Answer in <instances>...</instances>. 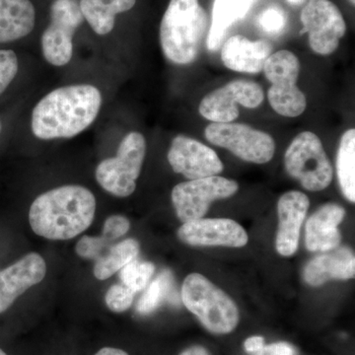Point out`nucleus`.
I'll use <instances>...</instances> for the list:
<instances>
[{"label": "nucleus", "mask_w": 355, "mask_h": 355, "mask_svg": "<svg viewBox=\"0 0 355 355\" xmlns=\"http://www.w3.org/2000/svg\"><path fill=\"white\" fill-rule=\"evenodd\" d=\"M207 28V15L198 0H170L159 33L165 57L175 64L193 62Z\"/></svg>", "instance_id": "obj_3"}, {"label": "nucleus", "mask_w": 355, "mask_h": 355, "mask_svg": "<svg viewBox=\"0 0 355 355\" xmlns=\"http://www.w3.org/2000/svg\"><path fill=\"white\" fill-rule=\"evenodd\" d=\"M95 196L85 187L67 184L40 195L29 210L32 230L53 241L73 239L94 220Z\"/></svg>", "instance_id": "obj_2"}, {"label": "nucleus", "mask_w": 355, "mask_h": 355, "mask_svg": "<svg viewBox=\"0 0 355 355\" xmlns=\"http://www.w3.org/2000/svg\"><path fill=\"white\" fill-rule=\"evenodd\" d=\"M84 17L77 0H55L51 22L41 38L44 60L53 67H64L73 55V37Z\"/></svg>", "instance_id": "obj_9"}, {"label": "nucleus", "mask_w": 355, "mask_h": 355, "mask_svg": "<svg viewBox=\"0 0 355 355\" xmlns=\"http://www.w3.org/2000/svg\"><path fill=\"white\" fill-rule=\"evenodd\" d=\"M265 99L260 84L254 81L236 79L205 95L198 112L212 123H232L239 116L238 105L256 109Z\"/></svg>", "instance_id": "obj_11"}, {"label": "nucleus", "mask_w": 355, "mask_h": 355, "mask_svg": "<svg viewBox=\"0 0 355 355\" xmlns=\"http://www.w3.org/2000/svg\"><path fill=\"white\" fill-rule=\"evenodd\" d=\"M354 254L349 248L319 254L307 263L304 270L305 282L312 286H323L331 279H354Z\"/></svg>", "instance_id": "obj_19"}, {"label": "nucleus", "mask_w": 355, "mask_h": 355, "mask_svg": "<svg viewBox=\"0 0 355 355\" xmlns=\"http://www.w3.org/2000/svg\"><path fill=\"white\" fill-rule=\"evenodd\" d=\"M94 355H130L125 350L116 349V347H103L99 352H96Z\"/></svg>", "instance_id": "obj_34"}, {"label": "nucleus", "mask_w": 355, "mask_h": 355, "mask_svg": "<svg viewBox=\"0 0 355 355\" xmlns=\"http://www.w3.org/2000/svg\"><path fill=\"white\" fill-rule=\"evenodd\" d=\"M239 184L233 180L219 176L190 180L178 184L172 191V203L178 218L189 222L202 218L210 203L234 196Z\"/></svg>", "instance_id": "obj_10"}, {"label": "nucleus", "mask_w": 355, "mask_h": 355, "mask_svg": "<svg viewBox=\"0 0 355 355\" xmlns=\"http://www.w3.org/2000/svg\"><path fill=\"white\" fill-rule=\"evenodd\" d=\"M135 292L125 284H114L107 291L105 302L107 307L114 313H123L132 305Z\"/></svg>", "instance_id": "obj_29"}, {"label": "nucleus", "mask_w": 355, "mask_h": 355, "mask_svg": "<svg viewBox=\"0 0 355 355\" xmlns=\"http://www.w3.org/2000/svg\"><path fill=\"white\" fill-rule=\"evenodd\" d=\"M336 175L343 196L350 202H355V130L350 128L342 135L338 156Z\"/></svg>", "instance_id": "obj_25"}, {"label": "nucleus", "mask_w": 355, "mask_h": 355, "mask_svg": "<svg viewBox=\"0 0 355 355\" xmlns=\"http://www.w3.org/2000/svg\"><path fill=\"white\" fill-rule=\"evenodd\" d=\"M205 135L210 144L227 149L247 162L265 164L275 155L272 137L248 125L211 123L205 128Z\"/></svg>", "instance_id": "obj_8"}, {"label": "nucleus", "mask_w": 355, "mask_h": 355, "mask_svg": "<svg viewBox=\"0 0 355 355\" xmlns=\"http://www.w3.org/2000/svg\"><path fill=\"white\" fill-rule=\"evenodd\" d=\"M146 155V137L140 132H128L121 140L116 155L98 164L96 181L114 197H130L137 189Z\"/></svg>", "instance_id": "obj_5"}, {"label": "nucleus", "mask_w": 355, "mask_h": 355, "mask_svg": "<svg viewBox=\"0 0 355 355\" xmlns=\"http://www.w3.org/2000/svg\"><path fill=\"white\" fill-rule=\"evenodd\" d=\"M179 355H211L209 350L200 345H193L183 350Z\"/></svg>", "instance_id": "obj_33"}, {"label": "nucleus", "mask_w": 355, "mask_h": 355, "mask_svg": "<svg viewBox=\"0 0 355 355\" xmlns=\"http://www.w3.org/2000/svg\"><path fill=\"white\" fill-rule=\"evenodd\" d=\"M265 345V338L263 336H254L247 338L244 343V347L247 352L252 354H256L260 352Z\"/></svg>", "instance_id": "obj_32"}, {"label": "nucleus", "mask_w": 355, "mask_h": 355, "mask_svg": "<svg viewBox=\"0 0 355 355\" xmlns=\"http://www.w3.org/2000/svg\"><path fill=\"white\" fill-rule=\"evenodd\" d=\"M345 216V210L336 203H328L308 219L305 229L306 247L310 252H329L342 241L338 225Z\"/></svg>", "instance_id": "obj_18"}, {"label": "nucleus", "mask_w": 355, "mask_h": 355, "mask_svg": "<svg viewBox=\"0 0 355 355\" xmlns=\"http://www.w3.org/2000/svg\"><path fill=\"white\" fill-rule=\"evenodd\" d=\"M287 173L307 191H319L330 186L334 169L316 133H299L284 155Z\"/></svg>", "instance_id": "obj_6"}, {"label": "nucleus", "mask_w": 355, "mask_h": 355, "mask_svg": "<svg viewBox=\"0 0 355 355\" xmlns=\"http://www.w3.org/2000/svg\"><path fill=\"white\" fill-rule=\"evenodd\" d=\"M135 3L137 0H80L79 7L93 31L105 36L113 31L116 15L130 10Z\"/></svg>", "instance_id": "obj_22"}, {"label": "nucleus", "mask_w": 355, "mask_h": 355, "mask_svg": "<svg viewBox=\"0 0 355 355\" xmlns=\"http://www.w3.org/2000/svg\"><path fill=\"white\" fill-rule=\"evenodd\" d=\"M0 355H8L6 354V350L0 347Z\"/></svg>", "instance_id": "obj_36"}, {"label": "nucleus", "mask_w": 355, "mask_h": 355, "mask_svg": "<svg viewBox=\"0 0 355 355\" xmlns=\"http://www.w3.org/2000/svg\"><path fill=\"white\" fill-rule=\"evenodd\" d=\"M139 250V243L132 238L112 245L95 261L94 277L99 280L109 279L130 261L137 260Z\"/></svg>", "instance_id": "obj_24"}, {"label": "nucleus", "mask_w": 355, "mask_h": 355, "mask_svg": "<svg viewBox=\"0 0 355 355\" xmlns=\"http://www.w3.org/2000/svg\"><path fill=\"white\" fill-rule=\"evenodd\" d=\"M19 62L15 51L0 50V96L6 92L18 73Z\"/></svg>", "instance_id": "obj_30"}, {"label": "nucleus", "mask_w": 355, "mask_h": 355, "mask_svg": "<svg viewBox=\"0 0 355 355\" xmlns=\"http://www.w3.org/2000/svg\"><path fill=\"white\" fill-rule=\"evenodd\" d=\"M102 101L99 89L90 84L55 89L33 109V135L42 140L72 139L94 123Z\"/></svg>", "instance_id": "obj_1"}, {"label": "nucleus", "mask_w": 355, "mask_h": 355, "mask_svg": "<svg viewBox=\"0 0 355 355\" xmlns=\"http://www.w3.org/2000/svg\"><path fill=\"white\" fill-rule=\"evenodd\" d=\"M167 157L173 171L189 180L217 176L223 171V163L214 149L183 135L172 140Z\"/></svg>", "instance_id": "obj_13"}, {"label": "nucleus", "mask_w": 355, "mask_h": 355, "mask_svg": "<svg viewBox=\"0 0 355 355\" xmlns=\"http://www.w3.org/2000/svg\"><path fill=\"white\" fill-rule=\"evenodd\" d=\"M263 71L272 84L268 99L275 113L287 118L304 113L307 100L297 86L300 72L298 58L291 51H277L266 60Z\"/></svg>", "instance_id": "obj_7"}, {"label": "nucleus", "mask_w": 355, "mask_h": 355, "mask_svg": "<svg viewBox=\"0 0 355 355\" xmlns=\"http://www.w3.org/2000/svg\"><path fill=\"white\" fill-rule=\"evenodd\" d=\"M261 31L268 36H279L287 25V16L282 9L270 6L259 15L257 19Z\"/></svg>", "instance_id": "obj_28"}, {"label": "nucleus", "mask_w": 355, "mask_h": 355, "mask_svg": "<svg viewBox=\"0 0 355 355\" xmlns=\"http://www.w3.org/2000/svg\"><path fill=\"white\" fill-rule=\"evenodd\" d=\"M309 207V198L301 191H287L280 197L277 205L279 230L275 247L282 256L291 257L297 251L301 227Z\"/></svg>", "instance_id": "obj_16"}, {"label": "nucleus", "mask_w": 355, "mask_h": 355, "mask_svg": "<svg viewBox=\"0 0 355 355\" xmlns=\"http://www.w3.org/2000/svg\"><path fill=\"white\" fill-rule=\"evenodd\" d=\"M349 1L350 2V3L352 4V6H354L355 4V0H349Z\"/></svg>", "instance_id": "obj_37"}, {"label": "nucleus", "mask_w": 355, "mask_h": 355, "mask_svg": "<svg viewBox=\"0 0 355 355\" xmlns=\"http://www.w3.org/2000/svg\"><path fill=\"white\" fill-rule=\"evenodd\" d=\"M178 237L191 246L241 248L249 237L240 224L231 219H197L184 222Z\"/></svg>", "instance_id": "obj_14"}, {"label": "nucleus", "mask_w": 355, "mask_h": 355, "mask_svg": "<svg viewBox=\"0 0 355 355\" xmlns=\"http://www.w3.org/2000/svg\"><path fill=\"white\" fill-rule=\"evenodd\" d=\"M130 228L127 217L114 214L104 222L102 234L100 236H83L76 246L77 256L85 260H97L116 240L125 236Z\"/></svg>", "instance_id": "obj_23"}, {"label": "nucleus", "mask_w": 355, "mask_h": 355, "mask_svg": "<svg viewBox=\"0 0 355 355\" xmlns=\"http://www.w3.org/2000/svg\"><path fill=\"white\" fill-rule=\"evenodd\" d=\"M302 33L309 36L310 48L321 55H329L338 48L347 32L342 12L330 0H309L301 13Z\"/></svg>", "instance_id": "obj_12"}, {"label": "nucleus", "mask_w": 355, "mask_h": 355, "mask_svg": "<svg viewBox=\"0 0 355 355\" xmlns=\"http://www.w3.org/2000/svg\"><path fill=\"white\" fill-rule=\"evenodd\" d=\"M154 272L155 266L150 261L135 260L121 268L120 279L123 284L135 293L146 288Z\"/></svg>", "instance_id": "obj_27"}, {"label": "nucleus", "mask_w": 355, "mask_h": 355, "mask_svg": "<svg viewBox=\"0 0 355 355\" xmlns=\"http://www.w3.org/2000/svg\"><path fill=\"white\" fill-rule=\"evenodd\" d=\"M181 295L187 309L210 333L226 335L239 324V310L234 301L200 273L186 277Z\"/></svg>", "instance_id": "obj_4"}, {"label": "nucleus", "mask_w": 355, "mask_h": 355, "mask_svg": "<svg viewBox=\"0 0 355 355\" xmlns=\"http://www.w3.org/2000/svg\"><path fill=\"white\" fill-rule=\"evenodd\" d=\"M35 23L36 9L30 0H0V44L25 38Z\"/></svg>", "instance_id": "obj_20"}, {"label": "nucleus", "mask_w": 355, "mask_h": 355, "mask_svg": "<svg viewBox=\"0 0 355 355\" xmlns=\"http://www.w3.org/2000/svg\"><path fill=\"white\" fill-rule=\"evenodd\" d=\"M257 0H214L211 25L207 34V46L211 51L220 49L231 26L242 20Z\"/></svg>", "instance_id": "obj_21"}, {"label": "nucleus", "mask_w": 355, "mask_h": 355, "mask_svg": "<svg viewBox=\"0 0 355 355\" xmlns=\"http://www.w3.org/2000/svg\"><path fill=\"white\" fill-rule=\"evenodd\" d=\"M272 53V44L265 40L250 41L241 35L229 38L221 49V60L227 69L244 73L263 71Z\"/></svg>", "instance_id": "obj_17"}, {"label": "nucleus", "mask_w": 355, "mask_h": 355, "mask_svg": "<svg viewBox=\"0 0 355 355\" xmlns=\"http://www.w3.org/2000/svg\"><path fill=\"white\" fill-rule=\"evenodd\" d=\"M256 355H295V349L288 343L279 342L263 345Z\"/></svg>", "instance_id": "obj_31"}, {"label": "nucleus", "mask_w": 355, "mask_h": 355, "mask_svg": "<svg viewBox=\"0 0 355 355\" xmlns=\"http://www.w3.org/2000/svg\"><path fill=\"white\" fill-rule=\"evenodd\" d=\"M0 132H1V123H0Z\"/></svg>", "instance_id": "obj_38"}, {"label": "nucleus", "mask_w": 355, "mask_h": 355, "mask_svg": "<svg viewBox=\"0 0 355 355\" xmlns=\"http://www.w3.org/2000/svg\"><path fill=\"white\" fill-rule=\"evenodd\" d=\"M46 263L43 257L30 253L0 270V315L6 313L28 289L43 282Z\"/></svg>", "instance_id": "obj_15"}, {"label": "nucleus", "mask_w": 355, "mask_h": 355, "mask_svg": "<svg viewBox=\"0 0 355 355\" xmlns=\"http://www.w3.org/2000/svg\"><path fill=\"white\" fill-rule=\"evenodd\" d=\"M173 289V275L169 270H164L149 284L144 295L139 299L137 311L141 315L150 314L170 295Z\"/></svg>", "instance_id": "obj_26"}, {"label": "nucleus", "mask_w": 355, "mask_h": 355, "mask_svg": "<svg viewBox=\"0 0 355 355\" xmlns=\"http://www.w3.org/2000/svg\"><path fill=\"white\" fill-rule=\"evenodd\" d=\"M287 1L292 4V6H300V4L303 3L304 0H287Z\"/></svg>", "instance_id": "obj_35"}]
</instances>
